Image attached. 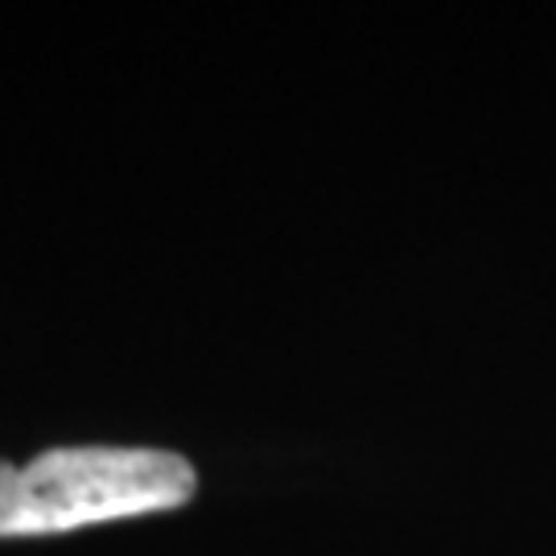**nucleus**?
Masks as SVG:
<instances>
[{"instance_id":"nucleus-1","label":"nucleus","mask_w":556,"mask_h":556,"mask_svg":"<svg viewBox=\"0 0 556 556\" xmlns=\"http://www.w3.org/2000/svg\"><path fill=\"white\" fill-rule=\"evenodd\" d=\"M194 491V466L169 450L62 445L25 466L0 462V536H50L174 511Z\"/></svg>"}]
</instances>
